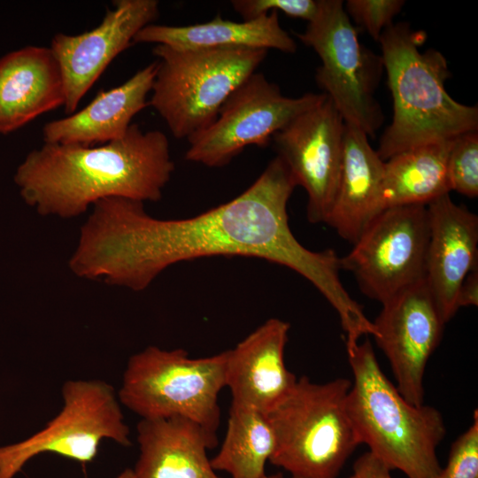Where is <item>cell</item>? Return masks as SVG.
<instances>
[{
  "instance_id": "cell-1",
  "label": "cell",
  "mask_w": 478,
  "mask_h": 478,
  "mask_svg": "<svg viewBox=\"0 0 478 478\" xmlns=\"http://www.w3.org/2000/svg\"><path fill=\"white\" fill-rule=\"evenodd\" d=\"M297 186L278 156L234 199L193 217L160 220L143 203L109 197L93 204L69 260L81 278L141 291L165 269L213 256L262 258L309 281L334 308L350 295L340 279L334 250L312 251L293 235L287 212Z\"/></svg>"
},
{
  "instance_id": "cell-2",
  "label": "cell",
  "mask_w": 478,
  "mask_h": 478,
  "mask_svg": "<svg viewBox=\"0 0 478 478\" xmlns=\"http://www.w3.org/2000/svg\"><path fill=\"white\" fill-rule=\"evenodd\" d=\"M173 170L166 135L131 124L122 138L101 145L44 143L14 181L39 214L70 219L109 197L158 201Z\"/></svg>"
},
{
  "instance_id": "cell-3",
  "label": "cell",
  "mask_w": 478,
  "mask_h": 478,
  "mask_svg": "<svg viewBox=\"0 0 478 478\" xmlns=\"http://www.w3.org/2000/svg\"><path fill=\"white\" fill-rule=\"evenodd\" d=\"M425 41L424 31L405 22L392 23L379 39L393 100L392 122L376 150L383 161L416 146L478 130L477 106L448 94L447 60L435 49L420 51Z\"/></svg>"
},
{
  "instance_id": "cell-4",
  "label": "cell",
  "mask_w": 478,
  "mask_h": 478,
  "mask_svg": "<svg viewBox=\"0 0 478 478\" xmlns=\"http://www.w3.org/2000/svg\"><path fill=\"white\" fill-rule=\"evenodd\" d=\"M347 351L353 382L346 410L359 443L390 470L408 478H436V448L446 435L439 410L406 401L380 367L370 340Z\"/></svg>"
},
{
  "instance_id": "cell-5",
  "label": "cell",
  "mask_w": 478,
  "mask_h": 478,
  "mask_svg": "<svg viewBox=\"0 0 478 478\" xmlns=\"http://www.w3.org/2000/svg\"><path fill=\"white\" fill-rule=\"evenodd\" d=\"M351 382L303 375L266 414L275 436L270 462L297 478H336L359 443L346 410Z\"/></svg>"
},
{
  "instance_id": "cell-6",
  "label": "cell",
  "mask_w": 478,
  "mask_h": 478,
  "mask_svg": "<svg viewBox=\"0 0 478 478\" xmlns=\"http://www.w3.org/2000/svg\"><path fill=\"white\" fill-rule=\"evenodd\" d=\"M226 363L227 351L196 358L183 349L148 346L128 359L118 399L143 420H189L215 447Z\"/></svg>"
},
{
  "instance_id": "cell-7",
  "label": "cell",
  "mask_w": 478,
  "mask_h": 478,
  "mask_svg": "<svg viewBox=\"0 0 478 478\" xmlns=\"http://www.w3.org/2000/svg\"><path fill=\"white\" fill-rule=\"evenodd\" d=\"M149 102L177 139L211 125L229 96L265 59L263 49H188L156 44Z\"/></svg>"
},
{
  "instance_id": "cell-8",
  "label": "cell",
  "mask_w": 478,
  "mask_h": 478,
  "mask_svg": "<svg viewBox=\"0 0 478 478\" xmlns=\"http://www.w3.org/2000/svg\"><path fill=\"white\" fill-rule=\"evenodd\" d=\"M297 38L321 60L315 79L344 123L373 136L383 120L374 91L382 57L361 44L341 0H319L315 18Z\"/></svg>"
},
{
  "instance_id": "cell-9",
  "label": "cell",
  "mask_w": 478,
  "mask_h": 478,
  "mask_svg": "<svg viewBox=\"0 0 478 478\" xmlns=\"http://www.w3.org/2000/svg\"><path fill=\"white\" fill-rule=\"evenodd\" d=\"M63 407L31 436L0 446V478H13L33 458L55 453L86 463L96 456L100 442L111 439L130 446L118 396L100 380H70L62 387Z\"/></svg>"
},
{
  "instance_id": "cell-10",
  "label": "cell",
  "mask_w": 478,
  "mask_h": 478,
  "mask_svg": "<svg viewBox=\"0 0 478 478\" xmlns=\"http://www.w3.org/2000/svg\"><path fill=\"white\" fill-rule=\"evenodd\" d=\"M325 97L324 93L286 96L263 73H254L229 96L211 125L188 138L185 158L224 166L247 146L269 145L278 131Z\"/></svg>"
},
{
  "instance_id": "cell-11",
  "label": "cell",
  "mask_w": 478,
  "mask_h": 478,
  "mask_svg": "<svg viewBox=\"0 0 478 478\" xmlns=\"http://www.w3.org/2000/svg\"><path fill=\"white\" fill-rule=\"evenodd\" d=\"M429 236L426 205L385 208L340 258L360 290L382 305L425 279Z\"/></svg>"
},
{
  "instance_id": "cell-12",
  "label": "cell",
  "mask_w": 478,
  "mask_h": 478,
  "mask_svg": "<svg viewBox=\"0 0 478 478\" xmlns=\"http://www.w3.org/2000/svg\"><path fill=\"white\" fill-rule=\"evenodd\" d=\"M373 323L374 338L388 358L397 389L409 403L423 405L426 366L446 324L426 280L383 303Z\"/></svg>"
},
{
  "instance_id": "cell-13",
  "label": "cell",
  "mask_w": 478,
  "mask_h": 478,
  "mask_svg": "<svg viewBox=\"0 0 478 478\" xmlns=\"http://www.w3.org/2000/svg\"><path fill=\"white\" fill-rule=\"evenodd\" d=\"M345 123L326 97L272 138L278 157L308 196L311 223L326 222L339 181Z\"/></svg>"
},
{
  "instance_id": "cell-14",
  "label": "cell",
  "mask_w": 478,
  "mask_h": 478,
  "mask_svg": "<svg viewBox=\"0 0 478 478\" xmlns=\"http://www.w3.org/2000/svg\"><path fill=\"white\" fill-rule=\"evenodd\" d=\"M95 28L76 35L58 33L50 50L61 70L65 112L77 106L108 65L133 42L135 35L158 16L157 0H115Z\"/></svg>"
},
{
  "instance_id": "cell-15",
  "label": "cell",
  "mask_w": 478,
  "mask_h": 478,
  "mask_svg": "<svg viewBox=\"0 0 478 478\" xmlns=\"http://www.w3.org/2000/svg\"><path fill=\"white\" fill-rule=\"evenodd\" d=\"M429 236L425 280L447 323L459 310V287L478 266V217L449 193L427 205Z\"/></svg>"
},
{
  "instance_id": "cell-16",
  "label": "cell",
  "mask_w": 478,
  "mask_h": 478,
  "mask_svg": "<svg viewBox=\"0 0 478 478\" xmlns=\"http://www.w3.org/2000/svg\"><path fill=\"white\" fill-rule=\"evenodd\" d=\"M289 328L284 320L269 319L227 351L231 403L267 414L289 395L297 381L284 360Z\"/></svg>"
},
{
  "instance_id": "cell-17",
  "label": "cell",
  "mask_w": 478,
  "mask_h": 478,
  "mask_svg": "<svg viewBox=\"0 0 478 478\" xmlns=\"http://www.w3.org/2000/svg\"><path fill=\"white\" fill-rule=\"evenodd\" d=\"M64 81L50 47L26 46L0 58V134L64 106Z\"/></svg>"
},
{
  "instance_id": "cell-18",
  "label": "cell",
  "mask_w": 478,
  "mask_h": 478,
  "mask_svg": "<svg viewBox=\"0 0 478 478\" xmlns=\"http://www.w3.org/2000/svg\"><path fill=\"white\" fill-rule=\"evenodd\" d=\"M384 161L362 130L345 124L336 192L326 224L354 243L384 209Z\"/></svg>"
},
{
  "instance_id": "cell-19",
  "label": "cell",
  "mask_w": 478,
  "mask_h": 478,
  "mask_svg": "<svg viewBox=\"0 0 478 478\" xmlns=\"http://www.w3.org/2000/svg\"><path fill=\"white\" fill-rule=\"evenodd\" d=\"M158 60L137 71L121 85L101 90L83 109L46 123L44 143L96 146L122 138L133 117L149 104Z\"/></svg>"
},
{
  "instance_id": "cell-20",
  "label": "cell",
  "mask_w": 478,
  "mask_h": 478,
  "mask_svg": "<svg viewBox=\"0 0 478 478\" xmlns=\"http://www.w3.org/2000/svg\"><path fill=\"white\" fill-rule=\"evenodd\" d=\"M136 432L135 478H220L207 456L214 446L196 423L178 417L141 419Z\"/></svg>"
},
{
  "instance_id": "cell-21",
  "label": "cell",
  "mask_w": 478,
  "mask_h": 478,
  "mask_svg": "<svg viewBox=\"0 0 478 478\" xmlns=\"http://www.w3.org/2000/svg\"><path fill=\"white\" fill-rule=\"evenodd\" d=\"M134 43H156L188 49H275L294 53L297 44L279 23L278 12L235 22L217 15L212 20L185 26L150 24L134 37Z\"/></svg>"
},
{
  "instance_id": "cell-22",
  "label": "cell",
  "mask_w": 478,
  "mask_h": 478,
  "mask_svg": "<svg viewBox=\"0 0 478 478\" xmlns=\"http://www.w3.org/2000/svg\"><path fill=\"white\" fill-rule=\"evenodd\" d=\"M452 140L416 146L384 161L385 208L427 205L451 191L447 160Z\"/></svg>"
},
{
  "instance_id": "cell-23",
  "label": "cell",
  "mask_w": 478,
  "mask_h": 478,
  "mask_svg": "<svg viewBox=\"0 0 478 478\" xmlns=\"http://www.w3.org/2000/svg\"><path fill=\"white\" fill-rule=\"evenodd\" d=\"M275 444L266 414L231 403L226 436L211 465L231 478H264Z\"/></svg>"
},
{
  "instance_id": "cell-24",
  "label": "cell",
  "mask_w": 478,
  "mask_h": 478,
  "mask_svg": "<svg viewBox=\"0 0 478 478\" xmlns=\"http://www.w3.org/2000/svg\"><path fill=\"white\" fill-rule=\"evenodd\" d=\"M451 190L467 197L478 196V133L471 131L452 140L447 160Z\"/></svg>"
},
{
  "instance_id": "cell-25",
  "label": "cell",
  "mask_w": 478,
  "mask_h": 478,
  "mask_svg": "<svg viewBox=\"0 0 478 478\" xmlns=\"http://www.w3.org/2000/svg\"><path fill=\"white\" fill-rule=\"evenodd\" d=\"M403 0H348L343 4L349 17L374 41L379 42L383 31L405 5Z\"/></svg>"
},
{
  "instance_id": "cell-26",
  "label": "cell",
  "mask_w": 478,
  "mask_h": 478,
  "mask_svg": "<svg viewBox=\"0 0 478 478\" xmlns=\"http://www.w3.org/2000/svg\"><path fill=\"white\" fill-rule=\"evenodd\" d=\"M436 478H478V415L452 443L447 465Z\"/></svg>"
},
{
  "instance_id": "cell-27",
  "label": "cell",
  "mask_w": 478,
  "mask_h": 478,
  "mask_svg": "<svg viewBox=\"0 0 478 478\" xmlns=\"http://www.w3.org/2000/svg\"><path fill=\"white\" fill-rule=\"evenodd\" d=\"M234 10L243 20H252L271 12L312 21L319 10V0H233Z\"/></svg>"
},
{
  "instance_id": "cell-28",
  "label": "cell",
  "mask_w": 478,
  "mask_h": 478,
  "mask_svg": "<svg viewBox=\"0 0 478 478\" xmlns=\"http://www.w3.org/2000/svg\"><path fill=\"white\" fill-rule=\"evenodd\" d=\"M390 469L371 451H366L353 464L352 474L347 478H392Z\"/></svg>"
},
{
  "instance_id": "cell-29",
  "label": "cell",
  "mask_w": 478,
  "mask_h": 478,
  "mask_svg": "<svg viewBox=\"0 0 478 478\" xmlns=\"http://www.w3.org/2000/svg\"><path fill=\"white\" fill-rule=\"evenodd\" d=\"M478 305V266L471 270L462 281L457 298V305L466 307Z\"/></svg>"
},
{
  "instance_id": "cell-30",
  "label": "cell",
  "mask_w": 478,
  "mask_h": 478,
  "mask_svg": "<svg viewBox=\"0 0 478 478\" xmlns=\"http://www.w3.org/2000/svg\"><path fill=\"white\" fill-rule=\"evenodd\" d=\"M116 478H135L133 469H130V468L125 469Z\"/></svg>"
},
{
  "instance_id": "cell-31",
  "label": "cell",
  "mask_w": 478,
  "mask_h": 478,
  "mask_svg": "<svg viewBox=\"0 0 478 478\" xmlns=\"http://www.w3.org/2000/svg\"><path fill=\"white\" fill-rule=\"evenodd\" d=\"M264 478H284V477L281 474H271V475L266 474ZM290 478H297V477L291 476Z\"/></svg>"
}]
</instances>
